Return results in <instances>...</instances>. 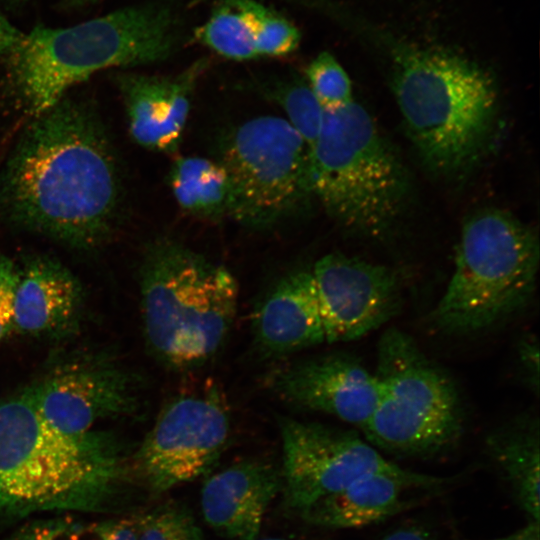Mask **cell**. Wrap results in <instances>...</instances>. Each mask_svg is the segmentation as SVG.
<instances>
[{"label": "cell", "mask_w": 540, "mask_h": 540, "mask_svg": "<svg viewBox=\"0 0 540 540\" xmlns=\"http://www.w3.org/2000/svg\"><path fill=\"white\" fill-rule=\"evenodd\" d=\"M122 192L116 150L98 110L66 94L30 117L0 167V221L92 251L112 235Z\"/></svg>", "instance_id": "1"}, {"label": "cell", "mask_w": 540, "mask_h": 540, "mask_svg": "<svg viewBox=\"0 0 540 540\" xmlns=\"http://www.w3.org/2000/svg\"><path fill=\"white\" fill-rule=\"evenodd\" d=\"M131 474L116 436L63 433L23 390L0 403V515L101 510Z\"/></svg>", "instance_id": "2"}, {"label": "cell", "mask_w": 540, "mask_h": 540, "mask_svg": "<svg viewBox=\"0 0 540 540\" xmlns=\"http://www.w3.org/2000/svg\"><path fill=\"white\" fill-rule=\"evenodd\" d=\"M179 44L177 19L163 4L128 6L65 28L36 26L6 57L8 85L33 117L96 72L164 61Z\"/></svg>", "instance_id": "3"}, {"label": "cell", "mask_w": 540, "mask_h": 540, "mask_svg": "<svg viewBox=\"0 0 540 540\" xmlns=\"http://www.w3.org/2000/svg\"><path fill=\"white\" fill-rule=\"evenodd\" d=\"M391 87L407 134L430 170L456 174L484 154L498 95L483 69L452 52L404 46L393 53Z\"/></svg>", "instance_id": "4"}, {"label": "cell", "mask_w": 540, "mask_h": 540, "mask_svg": "<svg viewBox=\"0 0 540 540\" xmlns=\"http://www.w3.org/2000/svg\"><path fill=\"white\" fill-rule=\"evenodd\" d=\"M143 337L164 365L189 369L214 356L233 325L239 289L234 275L183 244L156 239L139 269Z\"/></svg>", "instance_id": "5"}, {"label": "cell", "mask_w": 540, "mask_h": 540, "mask_svg": "<svg viewBox=\"0 0 540 540\" xmlns=\"http://www.w3.org/2000/svg\"><path fill=\"white\" fill-rule=\"evenodd\" d=\"M310 167L313 197L351 232L383 236L404 209L409 193L405 166L368 111L354 100L324 109Z\"/></svg>", "instance_id": "6"}, {"label": "cell", "mask_w": 540, "mask_h": 540, "mask_svg": "<svg viewBox=\"0 0 540 540\" xmlns=\"http://www.w3.org/2000/svg\"><path fill=\"white\" fill-rule=\"evenodd\" d=\"M536 231L511 213L485 208L463 224L454 270L432 313L450 334L479 332L524 308L537 286Z\"/></svg>", "instance_id": "7"}, {"label": "cell", "mask_w": 540, "mask_h": 540, "mask_svg": "<svg viewBox=\"0 0 540 540\" xmlns=\"http://www.w3.org/2000/svg\"><path fill=\"white\" fill-rule=\"evenodd\" d=\"M374 374L378 398L362 431L367 441L402 456H424L455 444L463 411L452 379L397 328L379 339Z\"/></svg>", "instance_id": "8"}, {"label": "cell", "mask_w": 540, "mask_h": 540, "mask_svg": "<svg viewBox=\"0 0 540 540\" xmlns=\"http://www.w3.org/2000/svg\"><path fill=\"white\" fill-rule=\"evenodd\" d=\"M218 150L216 160L230 181L228 216L246 227H272L313 197L310 149L286 119H250L231 130Z\"/></svg>", "instance_id": "9"}, {"label": "cell", "mask_w": 540, "mask_h": 540, "mask_svg": "<svg viewBox=\"0 0 540 540\" xmlns=\"http://www.w3.org/2000/svg\"><path fill=\"white\" fill-rule=\"evenodd\" d=\"M228 401L215 383L180 392L160 410L131 457L132 474L155 495L205 474L229 438Z\"/></svg>", "instance_id": "10"}, {"label": "cell", "mask_w": 540, "mask_h": 540, "mask_svg": "<svg viewBox=\"0 0 540 540\" xmlns=\"http://www.w3.org/2000/svg\"><path fill=\"white\" fill-rule=\"evenodd\" d=\"M140 379L106 349L79 348L56 355L24 393L57 430L82 434L99 421L136 414Z\"/></svg>", "instance_id": "11"}, {"label": "cell", "mask_w": 540, "mask_h": 540, "mask_svg": "<svg viewBox=\"0 0 540 540\" xmlns=\"http://www.w3.org/2000/svg\"><path fill=\"white\" fill-rule=\"evenodd\" d=\"M279 430L282 491L299 513L364 475L405 470L352 431L288 417L279 419Z\"/></svg>", "instance_id": "12"}, {"label": "cell", "mask_w": 540, "mask_h": 540, "mask_svg": "<svg viewBox=\"0 0 540 540\" xmlns=\"http://www.w3.org/2000/svg\"><path fill=\"white\" fill-rule=\"evenodd\" d=\"M310 273L328 343L360 338L400 308L398 279L383 265L333 252L316 261Z\"/></svg>", "instance_id": "13"}, {"label": "cell", "mask_w": 540, "mask_h": 540, "mask_svg": "<svg viewBox=\"0 0 540 540\" xmlns=\"http://www.w3.org/2000/svg\"><path fill=\"white\" fill-rule=\"evenodd\" d=\"M268 384L283 402L306 411L334 416L361 429L378 398L374 371L346 353H328L284 364Z\"/></svg>", "instance_id": "14"}, {"label": "cell", "mask_w": 540, "mask_h": 540, "mask_svg": "<svg viewBox=\"0 0 540 540\" xmlns=\"http://www.w3.org/2000/svg\"><path fill=\"white\" fill-rule=\"evenodd\" d=\"M208 68L201 58L176 75L116 74L129 134L138 145L175 153L182 141L195 88Z\"/></svg>", "instance_id": "15"}, {"label": "cell", "mask_w": 540, "mask_h": 540, "mask_svg": "<svg viewBox=\"0 0 540 540\" xmlns=\"http://www.w3.org/2000/svg\"><path fill=\"white\" fill-rule=\"evenodd\" d=\"M79 278L60 260L31 254L19 265L14 303V331L51 341L75 336L85 312Z\"/></svg>", "instance_id": "16"}, {"label": "cell", "mask_w": 540, "mask_h": 540, "mask_svg": "<svg viewBox=\"0 0 540 540\" xmlns=\"http://www.w3.org/2000/svg\"><path fill=\"white\" fill-rule=\"evenodd\" d=\"M281 490V470L264 460H242L205 481L201 511L206 523L229 540H257L264 514Z\"/></svg>", "instance_id": "17"}, {"label": "cell", "mask_w": 540, "mask_h": 540, "mask_svg": "<svg viewBox=\"0 0 540 540\" xmlns=\"http://www.w3.org/2000/svg\"><path fill=\"white\" fill-rule=\"evenodd\" d=\"M254 334L268 355H287L327 342L310 269L288 273L254 314Z\"/></svg>", "instance_id": "18"}, {"label": "cell", "mask_w": 540, "mask_h": 540, "mask_svg": "<svg viewBox=\"0 0 540 540\" xmlns=\"http://www.w3.org/2000/svg\"><path fill=\"white\" fill-rule=\"evenodd\" d=\"M444 479L404 470L364 475L303 510L302 518L327 528H359L380 522L408 506L407 491L437 487Z\"/></svg>", "instance_id": "19"}, {"label": "cell", "mask_w": 540, "mask_h": 540, "mask_svg": "<svg viewBox=\"0 0 540 540\" xmlns=\"http://www.w3.org/2000/svg\"><path fill=\"white\" fill-rule=\"evenodd\" d=\"M487 452L508 482L516 502L530 517L540 518V433L533 416L517 418L493 431Z\"/></svg>", "instance_id": "20"}, {"label": "cell", "mask_w": 540, "mask_h": 540, "mask_svg": "<svg viewBox=\"0 0 540 540\" xmlns=\"http://www.w3.org/2000/svg\"><path fill=\"white\" fill-rule=\"evenodd\" d=\"M168 181L178 205L189 215L209 221L228 216L230 181L217 160L178 157L172 163Z\"/></svg>", "instance_id": "21"}, {"label": "cell", "mask_w": 540, "mask_h": 540, "mask_svg": "<svg viewBox=\"0 0 540 540\" xmlns=\"http://www.w3.org/2000/svg\"><path fill=\"white\" fill-rule=\"evenodd\" d=\"M250 89L282 108L289 124L301 135L311 149L320 133L324 108L317 100L305 78L272 76L254 79Z\"/></svg>", "instance_id": "22"}, {"label": "cell", "mask_w": 540, "mask_h": 540, "mask_svg": "<svg viewBox=\"0 0 540 540\" xmlns=\"http://www.w3.org/2000/svg\"><path fill=\"white\" fill-rule=\"evenodd\" d=\"M198 42L232 60L258 57L250 28L236 0H226L195 30Z\"/></svg>", "instance_id": "23"}, {"label": "cell", "mask_w": 540, "mask_h": 540, "mask_svg": "<svg viewBox=\"0 0 540 540\" xmlns=\"http://www.w3.org/2000/svg\"><path fill=\"white\" fill-rule=\"evenodd\" d=\"M250 28L258 57L284 56L300 43L299 30L281 14L255 0H236Z\"/></svg>", "instance_id": "24"}, {"label": "cell", "mask_w": 540, "mask_h": 540, "mask_svg": "<svg viewBox=\"0 0 540 540\" xmlns=\"http://www.w3.org/2000/svg\"><path fill=\"white\" fill-rule=\"evenodd\" d=\"M137 540H204L191 512L168 502L133 519Z\"/></svg>", "instance_id": "25"}, {"label": "cell", "mask_w": 540, "mask_h": 540, "mask_svg": "<svg viewBox=\"0 0 540 540\" xmlns=\"http://www.w3.org/2000/svg\"><path fill=\"white\" fill-rule=\"evenodd\" d=\"M305 79L325 110L336 109L353 101L349 76L328 52L320 53L310 62Z\"/></svg>", "instance_id": "26"}, {"label": "cell", "mask_w": 540, "mask_h": 540, "mask_svg": "<svg viewBox=\"0 0 540 540\" xmlns=\"http://www.w3.org/2000/svg\"><path fill=\"white\" fill-rule=\"evenodd\" d=\"M84 526L70 519H39L29 522L5 540H82Z\"/></svg>", "instance_id": "27"}, {"label": "cell", "mask_w": 540, "mask_h": 540, "mask_svg": "<svg viewBox=\"0 0 540 540\" xmlns=\"http://www.w3.org/2000/svg\"><path fill=\"white\" fill-rule=\"evenodd\" d=\"M19 265L0 252V341L14 331V303Z\"/></svg>", "instance_id": "28"}, {"label": "cell", "mask_w": 540, "mask_h": 540, "mask_svg": "<svg viewBox=\"0 0 540 540\" xmlns=\"http://www.w3.org/2000/svg\"><path fill=\"white\" fill-rule=\"evenodd\" d=\"M82 540H137L133 519L107 520L84 526Z\"/></svg>", "instance_id": "29"}, {"label": "cell", "mask_w": 540, "mask_h": 540, "mask_svg": "<svg viewBox=\"0 0 540 540\" xmlns=\"http://www.w3.org/2000/svg\"><path fill=\"white\" fill-rule=\"evenodd\" d=\"M519 359L524 369V373L532 383L538 388L539 379V348L538 342L533 337L526 338L519 346Z\"/></svg>", "instance_id": "30"}, {"label": "cell", "mask_w": 540, "mask_h": 540, "mask_svg": "<svg viewBox=\"0 0 540 540\" xmlns=\"http://www.w3.org/2000/svg\"><path fill=\"white\" fill-rule=\"evenodd\" d=\"M24 35L0 12V57H7L22 41Z\"/></svg>", "instance_id": "31"}, {"label": "cell", "mask_w": 540, "mask_h": 540, "mask_svg": "<svg viewBox=\"0 0 540 540\" xmlns=\"http://www.w3.org/2000/svg\"><path fill=\"white\" fill-rule=\"evenodd\" d=\"M382 540H434V538L422 526L405 525L391 531Z\"/></svg>", "instance_id": "32"}, {"label": "cell", "mask_w": 540, "mask_h": 540, "mask_svg": "<svg viewBox=\"0 0 540 540\" xmlns=\"http://www.w3.org/2000/svg\"><path fill=\"white\" fill-rule=\"evenodd\" d=\"M540 524L530 521V523L522 529L494 540H540Z\"/></svg>", "instance_id": "33"}, {"label": "cell", "mask_w": 540, "mask_h": 540, "mask_svg": "<svg viewBox=\"0 0 540 540\" xmlns=\"http://www.w3.org/2000/svg\"><path fill=\"white\" fill-rule=\"evenodd\" d=\"M97 1L98 0H66L64 2V4L67 7L78 8V7H83V6H86V5H89V4H93V3L97 2Z\"/></svg>", "instance_id": "34"}, {"label": "cell", "mask_w": 540, "mask_h": 540, "mask_svg": "<svg viewBox=\"0 0 540 540\" xmlns=\"http://www.w3.org/2000/svg\"><path fill=\"white\" fill-rule=\"evenodd\" d=\"M261 540H289V539H286V538H278V537H271V538H264V539H261Z\"/></svg>", "instance_id": "35"}, {"label": "cell", "mask_w": 540, "mask_h": 540, "mask_svg": "<svg viewBox=\"0 0 540 540\" xmlns=\"http://www.w3.org/2000/svg\"><path fill=\"white\" fill-rule=\"evenodd\" d=\"M15 1H21V0H15Z\"/></svg>", "instance_id": "36"}]
</instances>
